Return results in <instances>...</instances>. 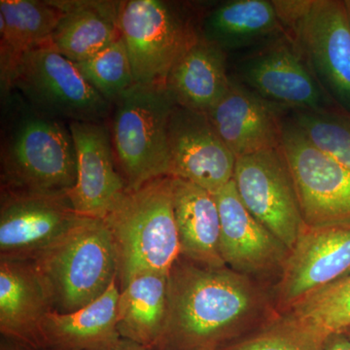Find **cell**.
I'll list each match as a JSON object with an SVG mask.
<instances>
[{
  "mask_svg": "<svg viewBox=\"0 0 350 350\" xmlns=\"http://www.w3.org/2000/svg\"><path fill=\"white\" fill-rule=\"evenodd\" d=\"M232 179L248 211L291 250L306 223L282 148L237 159Z\"/></svg>",
  "mask_w": 350,
  "mask_h": 350,
  "instance_id": "9",
  "label": "cell"
},
{
  "mask_svg": "<svg viewBox=\"0 0 350 350\" xmlns=\"http://www.w3.org/2000/svg\"><path fill=\"white\" fill-rule=\"evenodd\" d=\"M325 342L283 317L230 350H323Z\"/></svg>",
  "mask_w": 350,
  "mask_h": 350,
  "instance_id": "29",
  "label": "cell"
},
{
  "mask_svg": "<svg viewBox=\"0 0 350 350\" xmlns=\"http://www.w3.org/2000/svg\"><path fill=\"white\" fill-rule=\"evenodd\" d=\"M285 317L324 342L344 333L350 328V275L299 301Z\"/></svg>",
  "mask_w": 350,
  "mask_h": 350,
  "instance_id": "26",
  "label": "cell"
},
{
  "mask_svg": "<svg viewBox=\"0 0 350 350\" xmlns=\"http://www.w3.org/2000/svg\"><path fill=\"white\" fill-rule=\"evenodd\" d=\"M1 350H24L20 349V345H13L12 344H2Z\"/></svg>",
  "mask_w": 350,
  "mask_h": 350,
  "instance_id": "32",
  "label": "cell"
},
{
  "mask_svg": "<svg viewBox=\"0 0 350 350\" xmlns=\"http://www.w3.org/2000/svg\"><path fill=\"white\" fill-rule=\"evenodd\" d=\"M81 217L68 196L3 192L0 208V256L31 259Z\"/></svg>",
  "mask_w": 350,
  "mask_h": 350,
  "instance_id": "13",
  "label": "cell"
},
{
  "mask_svg": "<svg viewBox=\"0 0 350 350\" xmlns=\"http://www.w3.org/2000/svg\"><path fill=\"white\" fill-rule=\"evenodd\" d=\"M75 64L83 77L111 105L135 84L122 36L96 56Z\"/></svg>",
  "mask_w": 350,
  "mask_h": 350,
  "instance_id": "27",
  "label": "cell"
},
{
  "mask_svg": "<svg viewBox=\"0 0 350 350\" xmlns=\"http://www.w3.org/2000/svg\"><path fill=\"white\" fill-rule=\"evenodd\" d=\"M344 333L347 334V335L350 337V328L347 329V331H345Z\"/></svg>",
  "mask_w": 350,
  "mask_h": 350,
  "instance_id": "34",
  "label": "cell"
},
{
  "mask_svg": "<svg viewBox=\"0 0 350 350\" xmlns=\"http://www.w3.org/2000/svg\"><path fill=\"white\" fill-rule=\"evenodd\" d=\"M206 115L236 159L282 146L283 124L271 101L236 83Z\"/></svg>",
  "mask_w": 350,
  "mask_h": 350,
  "instance_id": "16",
  "label": "cell"
},
{
  "mask_svg": "<svg viewBox=\"0 0 350 350\" xmlns=\"http://www.w3.org/2000/svg\"><path fill=\"white\" fill-rule=\"evenodd\" d=\"M230 84L223 48L199 38L175 64L165 86L177 105L206 114Z\"/></svg>",
  "mask_w": 350,
  "mask_h": 350,
  "instance_id": "22",
  "label": "cell"
},
{
  "mask_svg": "<svg viewBox=\"0 0 350 350\" xmlns=\"http://www.w3.org/2000/svg\"><path fill=\"white\" fill-rule=\"evenodd\" d=\"M278 17L293 25L315 68L350 109V15L336 0L276 2Z\"/></svg>",
  "mask_w": 350,
  "mask_h": 350,
  "instance_id": "10",
  "label": "cell"
},
{
  "mask_svg": "<svg viewBox=\"0 0 350 350\" xmlns=\"http://www.w3.org/2000/svg\"><path fill=\"white\" fill-rule=\"evenodd\" d=\"M295 125L317 148L350 170V115L304 110Z\"/></svg>",
  "mask_w": 350,
  "mask_h": 350,
  "instance_id": "28",
  "label": "cell"
},
{
  "mask_svg": "<svg viewBox=\"0 0 350 350\" xmlns=\"http://www.w3.org/2000/svg\"><path fill=\"white\" fill-rule=\"evenodd\" d=\"M246 81L269 101L320 111L321 91L300 57L287 48L265 53L244 69Z\"/></svg>",
  "mask_w": 350,
  "mask_h": 350,
  "instance_id": "23",
  "label": "cell"
},
{
  "mask_svg": "<svg viewBox=\"0 0 350 350\" xmlns=\"http://www.w3.org/2000/svg\"><path fill=\"white\" fill-rule=\"evenodd\" d=\"M54 2L63 14L50 44L73 63L91 59L121 36L119 16L122 2Z\"/></svg>",
  "mask_w": 350,
  "mask_h": 350,
  "instance_id": "20",
  "label": "cell"
},
{
  "mask_svg": "<svg viewBox=\"0 0 350 350\" xmlns=\"http://www.w3.org/2000/svg\"><path fill=\"white\" fill-rule=\"evenodd\" d=\"M1 179L3 192L68 196L77 179L69 128L43 114L24 117L2 153Z\"/></svg>",
  "mask_w": 350,
  "mask_h": 350,
  "instance_id": "5",
  "label": "cell"
},
{
  "mask_svg": "<svg viewBox=\"0 0 350 350\" xmlns=\"http://www.w3.org/2000/svg\"><path fill=\"white\" fill-rule=\"evenodd\" d=\"M53 310L47 288L29 259L0 256V331L17 344L41 350V326Z\"/></svg>",
  "mask_w": 350,
  "mask_h": 350,
  "instance_id": "17",
  "label": "cell"
},
{
  "mask_svg": "<svg viewBox=\"0 0 350 350\" xmlns=\"http://www.w3.org/2000/svg\"><path fill=\"white\" fill-rule=\"evenodd\" d=\"M172 180L162 176L126 189L103 219L116 251L120 290L144 273L169 275L180 257Z\"/></svg>",
  "mask_w": 350,
  "mask_h": 350,
  "instance_id": "2",
  "label": "cell"
},
{
  "mask_svg": "<svg viewBox=\"0 0 350 350\" xmlns=\"http://www.w3.org/2000/svg\"><path fill=\"white\" fill-rule=\"evenodd\" d=\"M169 176L215 195L234 178L237 159L206 113L175 105L169 124Z\"/></svg>",
  "mask_w": 350,
  "mask_h": 350,
  "instance_id": "11",
  "label": "cell"
},
{
  "mask_svg": "<svg viewBox=\"0 0 350 350\" xmlns=\"http://www.w3.org/2000/svg\"><path fill=\"white\" fill-rule=\"evenodd\" d=\"M115 350H147L144 347H139V345L133 344V342H129V340H123L121 345H119Z\"/></svg>",
  "mask_w": 350,
  "mask_h": 350,
  "instance_id": "31",
  "label": "cell"
},
{
  "mask_svg": "<svg viewBox=\"0 0 350 350\" xmlns=\"http://www.w3.org/2000/svg\"><path fill=\"white\" fill-rule=\"evenodd\" d=\"M167 310V275L144 273L120 290L117 329L123 340L150 350L162 337Z\"/></svg>",
  "mask_w": 350,
  "mask_h": 350,
  "instance_id": "24",
  "label": "cell"
},
{
  "mask_svg": "<svg viewBox=\"0 0 350 350\" xmlns=\"http://www.w3.org/2000/svg\"><path fill=\"white\" fill-rule=\"evenodd\" d=\"M280 148L306 225L350 222V170L317 148L295 124L283 125Z\"/></svg>",
  "mask_w": 350,
  "mask_h": 350,
  "instance_id": "8",
  "label": "cell"
},
{
  "mask_svg": "<svg viewBox=\"0 0 350 350\" xmlns=\"http://www.w3.org/2000/svg\"><path fill=\"white\" fill-rule=\"evenodd\" d=\"M345 4H347V10H349V13L350 15V1H345Z\"/></svg>",
  "mask_w": 350,
  "mask_h": 350,
  "instance_id": "33",
  "label": "cell"
},
{
  "mask_svg": "<svg viewBox=\"0 0 350 350\" xmlns=\"http://www.w3.org/2000/svg\"><path fill=\"white\" fill-rule=\"evenodd\" d=\"M215 198L220 216L221 257L228 268L246 275L283 265L289 250L248 211L234 179Z\"/></svg>",
  "mask_w": 350,
  "mask_h": 350,
  "instance_id": "15",
  "label": "cell"
},
{
  "mask_svg": "<svg viewBox=\"0 0 350 350\" xmlns=\"http://www.w3.org/2000/svg\"><path fill=\"white\" fill-rule=\"evenodd\" d=\"M350 275V222L306 226L282 265L280 305L289 308L308 295Z\"/></svg>",
  "mask_w": 350,
  "mask_h": 350,
  "instance_id": "12",
  "label": "cell"
},
{
  "mask_svg": "<svg viewBox=\"0 0 350 350\" xmlns=\"http://www.w3.org/2000/svg\"><path fill=\"white\" fill-rule=\"evenodd\" d=\"M77 158V179L68 196L81 217L103 219L126 190L115 167L112 137L103 123L71 122Z\"/></svg>",
  "mask_w": 350,
  "mask_h": 350,
  "instance_id": "14",
  "label": "cell"
},
{
  "mask_svg": "<svg viewBox=\"0 0 350 350\" xmlns=\"http://www.w3.org/2000/svg\"><path fill=\"white\" fill-rule=\"evenodd\" d=\"M53 310L77 312L118 280L116 251L103 219L80 217L57 241L31 257Z\"/></svg>",
  "mask_w": 350,
  "mask_h": 350,
  "instance_id": "3",
  "label": "cell"
},
{
  "mask_svg": "<svg viewBox=\"0 0 350 350\" xmlns=\"http://www.w3.org/2000/svg\"><path fill=\"white\" fill-rule=\"evenodd\" d=\"M14 86L51 118L101 123L111 103L83 77L75 63L48 45L25 54Z\"/></svg>",
  "mask_w": 350,
  "mask_h": 350,
  "instance_id": "7",
  "label": "cell"
},
{
  "mask_svg": "<svg viewBox=\"0 0 350 350\" xmlns=\"http://www.w3.org/2000/svg\"><path fill=\"white\" fill-rule=\"evenodd\" d=\"M120 32L135 84L165 85L175 64L199 39L188 21L169 2H122Z\"/></svg>",
  "mask_w": 350,
  "mask_h": 350,
  "instance_id": "6",
  "label": "cell"
},
{
  "mask_svg": "<svg viewBox=\"0 0 350 350\" xmlns=\"http://www.w3.org/2000/svg\"><path fill=\"white\" fill-rule=\"evenodd\" d=\"M273 2L236 0L218 7L206 21L204 39L223 46L247 42L280 27Z\"/></svg>",
  "mask_w": 350,
  "mask_h": 350,
  "instance_id": "25",
  "label": "cell"
},
{
  "mask_svg": "<svg viewBox=\"0 0 350 350\" xmlns=\"http://www.w3.org/2000/svg\"><path fill=\"white\" fill-rule=\"evenodd\" d=\"M258 305L259 294L245 275L180 256L167 275V319L156 347L213 349L253 317Z\"/></svg>",
  "mask_w": 350,
  "mask_h": 350,
  "instance_id": "1",
  "label": "cell"
},
{
  "mask_svg": "<svg viewBox=\"0 0 350 350\" xmlns=\"http://www.w3.org/2000/svg\"><path fill=\"white\" fill-rule=\"evenodd\" d=\"M175 105L165 85L135 84L115 103L113 151L126 189L169 176V124Z\"/></svg>",
  "mask_w": 350,
  "mask_h": 350,
  "instance_id": "4",
  "label": "cell"
},
{
  "mask_svg": "<svg viewBox=\"0 0 350 350\" xmlns=\"http://www.w3.org/2000/svg\"><path fill=\"white\" fill-rule=\"evenodd\" d=\"M118 280L77 312L51 310L41 326V350H115L123 342L117 329Z\"/></svg>",
  "mask_w": 350,
  "mask_h": 350,
  "instance_id": "18",
  "label": "cell"
},
{
  "mask_svg": "<svg viewBox=\"0 0 350 350\" xmlns=\"http://www.w3.org/2000/svg\"><path fill=\"white\" fill-rule=\"evenodd\" d=\"M323 350H350V337L345 333L332 335L327 338Z\"/></svg>",
  "mask_w": 350,
  "mask_h": 350,
  "instance_id": "30",
  "label": "cell"
},
{
  "mask_svg": "<svg viewBox=\"0 0 350 350\" xmlns=\"http://www.w3.org/2000/svg\"><path fill=\"white\" fill-rule=\"evenodd\" d=\"M62 14L54 1H0L2 90L13 86L25 54L50 44Z\"/></svg>",
  "mask_w": 350,
  "mask_h": 350,
  "instance_id": "21",
  "label": "cell"
},
{
  "mask_svg": "<svg viewBox=\"0 0 350 350\" xmlns=\"http://www.w3.org/2000/svg\"><path fill=\"white\" fill-rule=\"evenodd\" d=\"M180 256L202 266L227 267L220 253V216L215 195L172 177Z\"/></svg>",
  "mask_w": 350,
  "mask_h": 350,
  "instance_id": "19",
  "label": "cell"
}]
</instances>
